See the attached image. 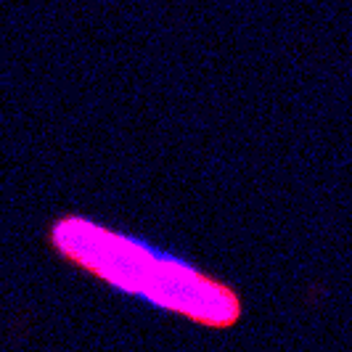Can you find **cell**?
<instances>
[{"label": "cell", "instance_id": "1", "mask_svg": "<svg viewBox=\"0 0 352 352\" xmlns=\"http://www.w3.org/2000/svg\"><path fill=\"white\" fill-rule=\"evenodd\" d=\"M53 252L114 292L177 313L207 329H228L241 318V300L228 283L194 263L96 223L82 214L58 217L48 233Z\"/></svg>", "mask_w": 352, "mask_h": 352}]
</instances>
